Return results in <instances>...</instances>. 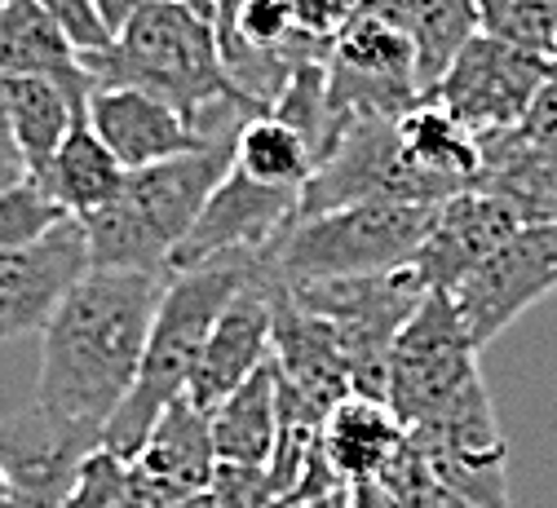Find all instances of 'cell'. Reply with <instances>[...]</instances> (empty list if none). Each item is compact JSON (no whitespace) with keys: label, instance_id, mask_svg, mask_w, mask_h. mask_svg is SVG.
<instances>
[{"label":"cell","instance_id":"cell-1","mask_svg":"<svg viewBox=\"0 0 557 508\" xmlns=\"http://www.w3.org/2000/svg\"><path fill=\"white\" fill-rule=\"evenodd\" d=\"M169 274L89 270L62 297L40 340L32 416L58 447L94 456L124 407Z\"/></svg>","mask_w":557,"mask_h":508},{"label":"cell","instance_id":"cell-2","mask_svg":"<svg viewBox=\"0 0 557 508\" xmlns=\"http://www.w3.org/2000/svg\"><path fill=\"white\" fill-rule=\"evenodd\" d=\"M94 89L133 85L164 102H173L195 133L208 137H239L261 107H252L226 76L218 23L199 14L186 0H156L137 18L124 23L115 45L98 58H85Z\"/></svg>","mask_w":557,"mask_h":508},{"label":"cell","instance_id":"cell-3","mask_svg":"<svg viewBox=\"0 0 557 508\" xmlns=\"http://www.w3.org/2000/svg\"><path fill=\"white\" fill-rule=\"evenodd\" d=\"M257 274H261V257H248V252L218 257L208 265L169 274V287L160 297V310H156V323H151V336L143 349V368H137V381L107 429V443H102L107 451L137 460V451H143L151 438L156 420L177 398H186L218 314Z\"/></svg>","mask_w":557,"mask_h":508},{"label":"cell","instance_id":"cell-4","mask_svg":"<svg viewBox=\"0 0 557 508\" xmlns=\"http://www.w3.org/2000/svg\"><path fill=\"white\" fill-rule=\"evenodd\" d=\"M239 137H208L203 147L124 177L120 195L85 216L94 270H147L169 274L173 252L199 222L222 177L235 169Z\"/></svg>","mask_w":557,"mask_h":508},{"label":"cell","instance_id":"cell-5","mask_svg":"<svg viewBox=\"0 0 557 508\" xmlns=\"http://www.w3.org/2000/svg\"><path fill=\"white\" fill-rule=\"evenodd\" d=\"M434 212L438 203H355L301 216L261 252V270L278 287L394 274L425 244Z\"/></svg>","mask_w":557,"mask_h":508},{"label":"cell","instance_id":"cell-6","mask_svg":"<svg viewBox=\"0 0 557 508\" xmlns=\"http://www.w3.org/2000/svg\"><path fill=\"white\" fill-rule=\"evenodd\" d=\"M327 94L341 133L355 120H398L425 102L403 0H368L359 18L327 45Z\"/></svg>","mask_w":557,"mask_h":508},{"label":"cell","instance_id":"cell-7","mask_svg":"<svg viewBox=\"0 0 557 508\" xmlns=\"http://www.w3.org/2000/svg\"><path fill=\"white\" fill-rule=\"evenodd\" d=\"M478 345L460 323V310L447 293H430L403 323L389 354V411L407 433L443 420L451 407L473 398L482 385Z\"/></svg>","mask_w":557,"mask_h":508},{"label":"cell","instance_id":"cell-8","mask_svg":"<svg viewBox=\"0 0 557 508\" xmlns=\"http://www.w3.org/2000/svg\"><path fill=\"white\" fill-rule=\"evenodd\" d=\"M284 293L314 310L350 368V389L363 398L389 394V354L403 332V323L416 314V306L425 301V293L407 278V270L394 274H363V278H327V283H301L284 287Z\"/></svg>","mask_w":557,"mask_h":508},{"label":"cell","instance_id":"cell-9","mask_svg":"<svg viewBox=\"0 0 557 508\" xmlns=\"http://www.w3.org/2000/svg\"><path fill=\"white\" fill-rule=\"evenodd\" d=\"M451 199L403 156L398 120H355L345 124L336 147L323 156L301 190V216H323L355 203H443Z\"/></svg>","mask_w":557,"mask_h":508},{"label":"cell","instance_id":"cell-10","mask_svg":"<svg viewBox=\"0 0 557 508\" xmlns=\"http://www.w3.org/2000/svg\"><path fill=\"white\" fill-rule=\"evenodd\" d=\"M553 76V58L527 53L509 40H496L478 32L443 71V80L434 85V102L447 107L473 137H492L522 128L531 115L540 89Z\"/></svg>","mask_w":557,"mask_h":508},{"label":"cell","instance_id":"cell-11","mask_svg":"<svg viewBox=\"0 0 557 508\" xmlns=\"http://www.w3.org/2000/svg\"><path fill=\"white\" fill-rule=\"evenodd\" d=\"M548 293H557V222L513 231L456 287L451 301L473 345L486 349L518 314H527Z\"/></svg>","mask_w":557,"mask_h":508},{"label":"cell","instance_id":"cell-12","mask_svg":"<svg viewBox=\"0 0 557 508\" xmlns=\"http://www.w3.org/2000/svg\"><path fill=\"white\" fill-rule=\"evenodd\" d=\"M301 208V190H284V186H265L257 177H248L244 169H231L222 177V186L213 190V199L203 203L199 222L190 226V235L182 239V248L173 252V270H195L218 257H261L278 235L297 222Z\"/></svg>","mask_w":557,"mask_h":508},{"label":"cell","instance_id":"cell-13","mask_svg":"<svg viewBox=\"0 0 557 508\" xmlns=\"http://www.w3.org/2000/svg\"><path fill=\"white\" fill-rule=\"evenodd\" d=\"M89 270V239L76 216L27 248L0 252V340L45 332L62 297Z\"/></svg>","mask_w":557,"mask_h":508},{"label":"cell","instance_id":"cell-14","mask_svg":"<svg viewBox=\"0 0 557 508\" xmlns=\"http://www.w3.org/2000/svg\"><path fill=\"white\" fill-rule=\"evenodd\" d=\"M513 231H522V226L500 199L482 195V190H460V195L438 203L425 244L416 248V257L403 270L425 297L430 293L451 297Z\"/></svg>","mask_w":557,"mask_h":508},{"label":"cell","instance_id":"cell-15","mask_svg":"<svg viewBox=\"0 0 557 508\" xmlns=\"http://www.w3.org/2000/svg\"><path fill=\"white\" fill-rule=\"evenodd\" d=\"M274 278H265V270L257 278H248L239 293L226 301V310L218 314L213 332H208L203 358L195 368V381L186 389V398L199 411L222 407L261 362L270 358V336H274Z\"/></svg>","mask_w":557,"mask_h":508},{"label":"cell","instance_id":"cell-16","mask_svg":"<svg viewBox=\"0 0 557 508\" xmlns=\"http://www.w3.org/2000/svg\"><path fill=\"white\" fill-rule=\"evenodd\" d=\"M89 128L107 141V151L128 169H151L173 156H186L203 147L195 124L164 98L133 89V85H102L89 98Z\"/></svg>","mask_w":557,"mask_h":508},{"label":"cell","instance_id":"cell-17","mask_svg":"<svg viewBox=\"0 0 557 508\" xmlns=\"http://www.w3.org/2000/svg\"><path fill=\"white\" fill-rule=\"evenodd\" d=\"M218 447H213V420L199 411L190 398H177L151 429L147 447L137 451L133 473L143 482L147 499H177V495H199L213 491L218 478Z\"/></svg>","mask_w":557,"mask_h":508},{"label":"cell","instance_id":"cell-18","mask_svg":"<svg viewBox=\"0 0 557 508\" xmlns=\"http://www.w3.org/2000/svg\"><path fill=\"white\" fill-rule=\"evenodd\" d=\"M482 169L469 190L500 199L518 226H548L557 222V147L527 137L522 128L478 137Z\"/></svg>","mask_w":557,"mask_h":508},{"label":"cell","instance_id":"cell-19","mask_svg":"<svg viewBox=\"0 0 557 508\" xmlns=\"http://www.w3.org/2000/svg\"><path fill=\"white\" fill-rule=\"evenodd\" d=\"M319 447H323L336 482L355 491V486H368V482L385 478V469L407 447V429L398 424L389 402L350 394L327 411Z\"/></svg>","mask_w":557,"mask_h":508},{"label":"cell","instance_id":"cell-20","mask_svg":"<svg viewBox=\"0 0 557 508\" xmlns=\"http://www.w3.org/2000/svg\"><path fill=\"white\" fill-rule=\"evenodd\" d=\"M0 76L53 80L89 115L94 80L85 71V58L66 45V36L53 27L40 0H10V5H0Z\"/></svg>","mask_w":557,"mask_h":508},{"label":"cell","instance_id":"cell-21","mask_svg":"<svg viewBox=\"0 0 557 508\" xmlns=\"http://www.w3.org/2000/svg\"><path fill=\"white\" fill-rule=\"evenodd\" d=\"M398 141L411 169L425 173L447 195L469 190L482 169V141L434 98L416 102L407 115H398Z\"/></svg>","mask_w":557,"mask_h":508},{"label":"cell","instance_id":"cell-22","mask_svg":"<svg viewBox=\"0 0 557 508\" xmlns=\"http://www.w3.org/2000/svg\"><path fill=\"white\" fill-rule=\"evenodd\" d=\"M124 177H128V169L107 151V141L89 128V120H76L72 133L62 137V147L53 151L49 169L36 182L49 190V199L66 216L85 222V216H94L98 208H107L120 195Z\"/></svg>","mask_w":557,"mask_h":508},{"label":"cell","instance_id":"cell-23","mask_svg":"<svg viewBox=\"0 0 557 508\" xmlns=\"http://www.w3.org/2000/svg\"><path fill=\"white\" fill-rule=\"evenodd\" d=\"M213 420V447L222 464H257L265 469L278 438V381L274 362L265 358L261 368L222 402L208 411Z\"/></svg>","mask_w":557,"mask_h":508},{"label":"cell","instance_id":"cell-24","mask_svg":"<svg viewBox=\"0 0 557 508\" xmlns=\"http://www.w3.org/2000/svg\"><path fill=\"white\" fill-rule=\"evenodd\" d=\"M0 80H5V107H10L18 151L36 182L49 169L53 151L62 147V137L72 133V124L85 120V111L53 80H40V76H0Z\"/></svg>","mask_w":557,"mask_h":508},{"label":"cell","instance_id":"cell-25","mask_svg":"<svg viewBox=\"0 0 557 508\" xmlns=\"http://www.w3.org/2000/svg\"><path fill=\"white\" fill-rule=\"evenodd\" d=\"M403 18L416 40V62H421L425 98L443 80L451 58L482 32L478 0H403Z\"/></svg>","mask_w":557,"mask_h":508},{"label":"cell","instance_id":"cell-26","mask_svg":"<svg viewBox=\"0 0 557 508\" xmlns=\"http://www.w3.org/2000/svg\"><path fill=\"white\" fill-rule=\"evenodd\" d=\"M235 169H244L248 177H257L265 186L306 190V182L314 177V151L306 147V137L293 124L261 111L244 124V133L235 141Z\"/></svg>","mask_w":557,"mask_h":508},{"label":"cell","instance_id":"cell-27","mask_svg":"<svg viewBox=\"0 0 557 508\" xmlns=\"http://www.w3.org/2000/svg\"><path fill=\"white\" fill-rule=\"evenodd\" d=\"M482 32L557 62V0H478Z\"/></svg>","mask_w":557,"mask_h":508},{"label":"cell","instance_id":"cell-28","mask_svg":"<svg viewBox=\"0 0 557 508\" xmlns=\"http://www.w3.org/2000/svg\"><path fill=\"white\" fill-rule=\"evenodd\" d=\"M62 508H151L143 482L133 473V460L98 447L81 473H76V486L72 495L62 499Z\"/></svg>","mask_w":557,"mask_h":508},{"label":"cell","instance_id":"cell-29","mask_svg":"<svg viewBox=\"0 0 557 508\" xmlns=\"http://www.w3.org/2000/svg\"><path fill=\"white\" fill-rule=\"evenodd\" d=\"M213 23L261 53H284V49L306 45L288 0H235V5H218Z\"/></svg>","mask_w":557,"mask_h":508},{"label":"cell","instance_id":"cell-30","mask_svg":"<svg viewBox=\"0 0 557 508\" xmlns=\"http://www.w3.org/2000/svg\"><path fill=\"white\" fill-rule=\"evenodd\" d=\"M72 222L40 182H18L10 190H0V252H14V248H27L36 239H45L53 226Z\"/></svg>","mask_w":557,"mask_h":508},{"label":"cell","instance_id":"cell-31","mask_svg":"<svg viewBox=\"0 0 557 508\" xmlns=\"http://www.w3.org/2000/svg\"><path fill=\"white\" fill-rule=\"evenodd\" d=\"M381 486L403 504V508H478V504H469L465 495H456L434 469H430V460L421 456V447H403L398 451V460L385 469V478H381Z\"/></svg>","mask_w":557,"mask_h":508},{"label":"cell","instance_id":"cell-32","mask_svg":"<svg viewBox=\"0 0 557 508\" xmlns=\"http://www.w3.org/2000/svg\"><path fill=\"white\" fill-rule=\"evenodd\" d=\"M218 508H297L288 491H278L270 469L257 464H218L213 478Z\"/></svg>","mask_w":557,"mask_h":508},{"label":"cell","instance_id":"cell-33","mask_svg":"<svg viewBox=\"0 0 557 508\" xmlns=\"http://www.w3.org/2000/svg\"><path fill=\"white\" fill-rule=\"evenodd\" d=\"M40 5L81 58H98L115 45V32L107 27V18L94 0H40Z\"/></svg>","mask_w":557,"mask_h":508},{"label":"cell","instance_id":"cell-34","mask_svg":"<svg viewBox=\"0 0 557 508\" xmlns=\"http://www.w3.org/2000/svg\"><path fill=\"white\" fill-rule=\"evenodd\" d=\"M293 5V18H297V32L314 45H332L345 27L359 18V10L368 0H288Z\"/></svg>","mask_w":557,"mask_h":508},{"label":"cell","instance_id":"cell-35","mask_svg":"<svg viewBox=\"0 0 557 508\" xmlns=\"http://www.w3.org/2000/svg\"><path fill=\"white\" fill-rule=\"evenodd\" d=\"M27 160L18 151V137L10 124V107H5V80H0V190H10L18 182H27Z\"/></svg>","mask_w":557,"mask_h":508},{"label":"cell","instance_id":"cell-36","mask_svg":"<svg viewBox=\"0 0 557 508\" xmlns=\"http://www.w3.org/2000/svg\"><path fill=\"white\" fill-rule=\"evenodd\" d=\"M522 133L535 137V141H548V147H557V62H553V76H548V85L540 89L531 115L522 120Z\"/></svg>","mask_w":557,"mask_h":508},{"label":"cell","instance_id":"cell-37","mask_svg":"<svg viewBox=\"0 0 557 508\" xmlns=\"http://www.w3.org/2000/svg\"><path fill=\"white\" fill-rule=\"evenodd\" d=\"M94 5L102 10L107 27L120 36V32H124V23H128V18H137V14H143L147 5H156V0H94Z\"/></svg>","mask_w":557,"mask_h":508},{"label":"cell","instance_id":"cell-38","mask_svg":"<svg viewBox=\"0 0 557 508\" xmlns=\"http://www.w3.org/2000/svg\"><path fill=\"white\" fill-rule=\"evenodd\" d=\"M350 499H355V508H403L381 482H368V486H355L350 491Z\"/></svg>","mask_w":557,"mask_h":508},{"label":"cell","instance_id":"cell-39","mask_svg":"<svg viewBox=\"0 0 557 508\" xmlns=\"http://www.w3.org/2000/svg\"><path fill=\"white\" fill-rule=\"evenodd\" d=\"M151 508H218L213 491H199V495H177V499H160Z\"/></svg>","mask_w":557,"mask_h":508},{"label":"cell","instance_id":"cell-40","mask_svg":"<svg viewBox=\"0 0 557 508\" xmlns=\"http://www.w3.org/2000/svg\"><path fill=\"white\" fill-rule=\"evenodd\" d=\"M310 508H355L350 486H336V491H327V495H323V499H314Z\"/></svg>","mask_w":557,"mask_h":508},{"label":"cell","instance_id":"cell-41","mask_svg":"<svg viewBox=\"0 0 557 508\" xmlns=\"http://www.w3.org/2000/svg\"><path fill=\"white\" fill-rule=\"evenodd\" d=\"M0 508H18V491H14V478H10L5 460H0Z\"/></svg>","mask_w":557,"mask_h":508},{"label":"cell","instance_id":"cell-42","mask_svg":"<svg viewBox=\"0 0 557 508\" xmlns=\"http://www.w3.org/2000/svg\"><path fill=\"white\" fill-rule=\"evenodd\" d=\"M186 5H195V10H199V14H208V18L218 14V5H213V0H186Z\"/></svg>","mask_w":557,"mask_h":508},{"label":"cell","instance_id":"cell-43","mask_svg":"<svg viewBox=\"0 0 557 508\" xmlns=\"http://www.w3.org/2000/svg\"><path fill=\"white\" fill-rule=\"evenodd\" d=\"M213 5H235V0H213Z\"/></svg>","mask_w":557,"mask_h":508},{"label":"cell","instance_id":"cell-44","mask_svg":"<svg viewBox=\"0 0 557 508\" xmlns=\"http://www.w3.org/2000/svg\"><path fill=\"white\" fill-rule=\"evenodd\" d=\"M0 5H10V0H0Z\"/></svg>","mask_w":557,"mask_h":508},{"label":"cell","instance_id":"cell-45","mask_svg":"<svg viewBox=\"0 0 557 508\" xmlns=\"http://www.w3.org/2000/svg\"><path fill=\"white\" fill-rule=\"evenodd\" d=\"M385 5H394V0H385Z\"/></svg>","mask_w":557,"mask_h":508}]
</instances>
